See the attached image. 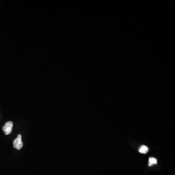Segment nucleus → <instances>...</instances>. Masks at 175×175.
I'll return each instance as SVG.
<instances>
[{
  "label": "nucleus",
  "instance_id": "f257e3e1",
  "mask_svg": "<svg viewBox=\"0 0 175 175\" xmlns=\"http://www.w3.org/2000/svg\"><path fill=\"white\" fill-rule=\"evenodd\" d=\"M13 144L14 148L17 150H20L23 147V143L21 140V134H18L17 138L14 140Z\"/></svg>",
  "mask_w": 175,
  "mask_h": 175
},
{
  "label": "nucleus",
  "instance_id": "f03ea898",
  "mask_svg": "<svg viewBox=\"0 0 175 175\" xmlns=\"http://www.w3.org/2000/svg\"><path fill=\"white\" fill-rule=\"evenodd\" d=\"M13 122L11 121L7 122L3 126V130L6 135H9L11 133L13 129Z\"/></svg>",
  "mask_w": 175,
  "mask_h": 175
},
{
  "label": "nucleus",
  "instance_id": "7ed1b4c3",
  "mask_svg": "<svg viewBox=\"0 0 175 175\" xmlns=\"http://www.w3.org/2000/svg\"><path fill=\"white\" fill-rule=\"evenodd\" d=\"M139 151L142 154H146L148 151V148L147 146H142L139 149Z\"/></svg>",
  "mask_w": 175,
  "mask_h": 175
},
{
  "label": "nucleus",
  "instance_id": "20e7f679",
  "mask_svg": "<svg viewBox=\"0 0 175 175\" xmlns=\"http://www.w3.org/2000/svg\"><path fill=\"white\" fill-rule=\"evenodd\" d=\"M157 164V160L156 159L153 157H150L148 161V166H151L153 164Z\"/></svg>",
  "mask_w": 175,
  "mask_h": 175
}]
</instances>
